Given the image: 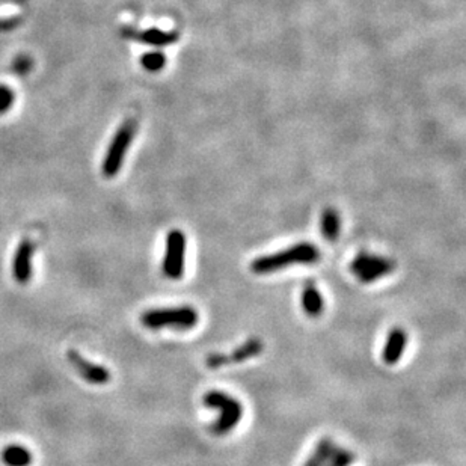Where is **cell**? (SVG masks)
Returning a JSON list of instances; mask_svg holds the SVG:
<instances>
[{
	"mask_svg": "<svg viewBox=\"0 0 466 466\" xmlns=\"http://www.w3.org/2000/svg\"><path fill=\"white\" fill-rule=\"evenodd\" d=\"M320 251L316 245L300 241V243L282 249L279 252L255 258L251 263V270L257 275H267L295 264H316L320 260Z\"/></svg>",
	"mask_w": 466,
	"mask_h": 466,
	"instance_id": "1",
	"label": "cell"
},
{
	"mask_svg": "<svg viewBox=\"0 0 466 466\" xmlns=\"http://www.w3.org/2000/svg\"><path fill=\"white\" fill-rule=\"evenodd\" d=\"M141 322L148 329H169L189 331L200 322V314L193 307L183 305L177 308H162V309H148L142 314Z\"/></svg>",
	"mask_w": 466,
	"mask_h": 466,
	"instance_id": "2",
	"label": "cell"
},
{
	"mask_svg": "<svg viewBox=\"0 0 466 466\" xmlns=\"http://www.w3.org/2000/svg\"><path fill=\"white\" fill-rule=\"evenodd\" d=\"M202 403L207 408L218 409L221 412V417L212 426V431L214 435L223 436L228 435L230 431L234 429L243 415V406L241 403L222 391H209L202 397Z\"/></svg>",
	"mask_w": 466,
	"mask_h": 466,
	"instance_id": "3",
	"label": "cell"
},
{
	"mask_svg": "<svg viewBox=\"0 0 466 466\" xmlns=\"http://www.w3.org/2000/svg\"><path fill=\"white\" fill-rule=\"evenodd\" d=\"M136 130H137L136 121L127 119L123 124H121V127L118 128L114 137H112L110 145L105 155V160H103V166H101L103 175H105L106 178H112L119 174L121 168H123L126 154L135 139Z\"/></svg>",
	"mask_w": 466,
	"mask_h": 466,
	"instance_id": "4",
	"label": "cell"
},
{
	"mask_svg": "<svg viewBox=\"0 0 466 466\" xmlns=\"http://www.w3.org/2000/svg\"><path fill=\"white\" fill-rule=\"evenodd\" d=\"M186 236L183 231L172 230L166 236V249L163 257L162 272L169 279H181L184 275Z\"/></svg>",
	"mask_w": 466,
	"mask_h": 466,
	"instance_id": "5",
	"label": "cell"
},
{
	"mask_svg": "<svg viewBox=\"0 0 466 466\" xmlns=\"http://www.w3.org/2000/svg\"><path fill=\"white\" fill-rule=\"evenodd\" d=\"M350 270L355 273V276L361 282L370 284L394 272L395 261L390 260V258L386 257L361 252L356 255L355 260L352 261Z\"/></svg>",
	"mask_w": 466,
	"mask_h": 466,
	"instance_id": "6",
	"label": "cell"
},
{
	"mask_svg": "<svg viewBox=\"0 0 466 466\" xmlns=\"http://www.w3.org/2000/svg\"><path fill=\"white\" fill-rule=\"evenodd\" d=\"M67 359L86 382H89L92 385H105L110 381V371L106 367L89 362L88 359H85L77 350H68Z\"/></svg>",
	"mask_w": 466,
	"mask_h": 466,
	"instance_id": "7",
	"label": "cell"
},
{
	"mask_svg": "<svg viewBox=\"0 0 466 466\" xmlns=\"http://www.w3.org/2000/svg\"><path fill=\"white\" fill-rule=\"evenodd\" d=\"M33 243L31 240H23L19 245L12 261L14 279L20 284L29 282L32 278V258H33Z\"/></svg>",
	"mask_w": 466,
	"mask_h": 466,
	"instance_id": "8",
	"label": "cell"
},
{
	"mask_svg": "<svg viewBox=\"0 0 466 466\" xmlns=\"http://www.w3.org/2000/svg\"><path fill=\"white\" fill-rule=\"evenodd\" d=\"M408 344V334L402 327H394L388 334L385 347L382 352V359L388 365H395L400 361L404 349Z\"/></svg>",
	"mask_w": 466,
	"mask_h": 466,
	"instance_id": "9",
	"label": "cell"
},
{
	"mask_svg": "<svg viewBox=\"0 0 466 466\" xmlns=\"http://www.w3.org/2000/svg\"><path fill=\"white\" fill-rule=\"evenodd\" d=\"M127 37L135 38L137 41L144 42V44L154 46V47H168L171 44H174L175 41H178L177 32H166V31H162L157 28H151V29H146L142 32L128 29Z\"/></svg>",
	"mask_w": 466,
	"mask_h": 466,
	"instance_id": "10",
	"label": "cell"
},
{
	"mask_svg": "<svg viewBox=\"0 0 466 466\" xmlns=\"http://www.w3.org/2000/svg\"><path fill=\"white\" fill-rule=\"evenodd\" d=\"M302 308H304L305 314L308 317H318L322 316L325 308V300L322 293L318 291L314 282H308L304 291H302Z\"/></svg>",
	"mask_w": 466,
	"mask_h": 466,
	"instance_id": "11",
	"label": "cell"
},
{
	"mask_svg": "<svg viewBox=\"0 0 466 466\" xmlns=\"http://www.w3.org/2000/svg\"><path fill=\"white\" fill-rule=\"evenodd\" d=\"M261 352H263V341L258 338H249L243 344H240L236 350H232L231 355L227 356V364H240V362H245L257 355H260Z\"/></svg>",
	"mask_w": 466,
	"mask_h": 466,
	"instance_id": "12",
	"label": "cell"
},
{
	"mask_svg": "<svg viewBox=\"0 0 466 466\" xmlns=\"http://www.w3.org/2000/svg\"><path fill=\"white\" fill-rule=\"evenodd\" d=\"M320 231L327 241H336L341 232V218L335 209H326L320 218Z\"/></svg>",
	"mask_w": 466,
	"mask_h": 466,
	"instance_id": "13",
	"label": "cell"
},
{
	"mask_svg": "<svg viewBox=\"0 0 466 466\" xmlns=\"http://www.w3.org/2000/svg\"><path fill=\"white\" fill-rule=\"evenodd\" d=\"M32 460V453L21 445H10L2 451V462L6 466H29Z\"/></svg>",
	"mask_w": 466,
	"mask_h": 466,
	"instance_id": "14",
	"label": "cell"
},
{
	"mask_svg": "<svg viewBox=\"0 0 466 466\" xmlns=\"http://www.w3.org/2000/svg\"><path fill=\"white\" fill-rule=\"evenodd\" d=\"M334 448H335V444L332 439L329 438L320 439L316 447V450L308 457L304 466H326L327 462H329V457L334 451Z\"/></svg>",
	"mask_w": 466,
	"mask_h": 466,
	"instance_id": "15",
	"label": "cell"
},
{
	"mask_svg": "<svg viewBox=\"0 0 466 466\" xmlns=\"http://www.w3.org/2000/svg\"><path fill=\"white\" fill-rule=\"evenodd\" d=\"M141 64L146 71L159 73L166 65V56L162 51H150L141 58Z\"/></svg>",
	"mask_w": 466,
	"mask_h": 466,
	"instance_id": "16",
	"label": "cell"
},
{
	"mask_svg": "<svg viewBox=\"0 0 466 466\" xmlns=\"http://www.w3.org/2000/svg\"><path fill=\"white\" fill-rule=\"evenodd\" d=\"M353 462H355V454L346 450V448H340L335 445L329 457V462H327L326 466H350Z\"/></svg>",
	"mask_w": 466,
	"mask_h": 466,
	"instance_id": "17",
	"label": "cell"
},
{
	"mask_svg": "<svg viewBox=\"0 0 466 466\" xmlns=\"http://www.w3.org/2000/svg\"><path fill=\"white\" fill-rule=\"evenodd\" d=\"M15 101L14 91L6 85H0V115L6 114L8 110H11Z\"/></svg>",
	"mask_w": 466,
	"mask_h": 466,
	"instance_id": "18",
	"label": "cell"
},
{
	"mask_svg": "<svg viewBox=\"0 0 466 466\" xmlns=\"http://www.w3.org/2000/svg\"><path fill=\"white\" fill-rule=\"evenodd\" d=\"M32 65L33 62L29 56H17L12 62V70L15 74L23 76L32 70Z\"/></svg>",
	"mask_w": 466,
	"mask_h": 466,
	"instance_id": "19",
	"label": "cell"
},
{
	"mask_svg": "<svg viewBox=\"0 0 466 466\" xmlns=\"http://www.w3.org/2000/svg\"><path fill=\"white\" fill-rule=\"evenodd\" d=\"M205 365L209 368H221V367H225L227 364V355H223V353H210L209 356L205 359Z\"/></svg>",
	"mask_w": 466,
	"mask_h": 466,
	"instance_id": "20",
	"label": "cell"
}]
</instances>
